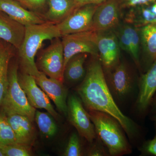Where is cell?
Here are the masks:
<instances>
[{
    "mask_svg": "<svg viewBox=\"0 0 156 156\" xmlns=\"http://www.w3.org/2000/svg\"><path fill=\"white\" fill-rule=\"evenodd\" d=\"M9 88L1 105L3 111L24 115L34 122L36 110L30 103L20 84L17 64L12 65L9 68Z\"/></svg>",
    "mask_w": 156,
    "mask_h": 156,
    "instance_id": "obj_4",
    "label": "cell"
},
{
    "mask_svg": "<svg viewBox=\"0 0 156 156\" xmlns=\"http://www.w3.org/2000/svg\"><path fill=\"white\" fill-rule=\"evenodd\" d=\"M87 56V53H79L70 58L65 67L64 80L70 83H75L84 77L86 71L84 65Z\"/></svg>",
    "mask_w": 156,
    "mask_h": 156,
    "instance_id": "obj_23",
    "label": "cell"
},
{
    "mask_svg": "<svg viewBox=\"0 0 156 156\" xmlns=\"http://www.w3.org/2000/svg\"><path fill=\"white\" fill-rule=\"evenodd\" d=\"M98 6L88 4L78 7L62 22L56 24L61 36L92 30L93 15Z\"/></svg>",
    "mask_w": 156,
    "mask_h": 156,
    "instance_id": "obj_8",
    "label": "cell"
},
{
    "mask_svg": "<svg viewBox=\"0 0 156 156\" xmlns=\"http://www.w3.org/2000/svg\"><path fill=\"white\" fill-rule=\"evenodd\" d=\"M13 48L9 43L0 39V105L9 88V62L13 56Z\"/></svg>",
    "mask_w": 156,
    "mask_h": 156,
    "instance_id": "obj_22",
    "label": "cell"
},
{
    "mask_svg": "<svg viewBox=\"0 0 156 156\" xmlns=\"http://www.w3.org/2000/svg\"><path fill=\"white\" fill-rule=\"evenodd\" d=\"M82 151L80 139L77 134L73 133L70 136L64 153L65 156H80Z\"/></svg>",
    "mask_w": 156,
    "mask_h": 156,
    "instance_id": "obj_27",
    "label": "cell"
},
{
    "mask_svg": "<svg viewBox=\"0 0 156 156\" xmlns=\"http://www.w3.org/2000/svg\"><path fill=\"white\" fill-rule=\"evenodd\" d=\"M122 10L119 0H106L98 5L93 15L92 30H115L120 25Z\"/></svg>",
    "mask_w": 156,
    "mask_h": 156,
    "instance_id": "obj_9",
    "label": "cell"
},
{
    "mask_svg": "<svg viewBox=\"0 0 156 156\" xmlns=\"http://www.w3.org/2000/svg\"><path fill=\"white\" fill-rule=\"evenodd\" d=\"M18 79L31 105L35 108L44 109L54 119H58L59 115L51 104L50 98L37 85L34 77L23 72L18 74Z\"/></svg>",
    "mask_w": 156,
    "mask_h": 156,
    "instance_id": "obj_11",
    "label": "cell"
},
{
    "mask_svg": "<svg viewBox=\"0 0 156 156\" xmlns=\"http://www.w3.org/2000/svg\"><path fill=\"white\" fill-rule=\"evenodd\" d=\"M15 144L18 143L14 130L5 112H0V146Z\"/></svg>",
    "mask_w": 156,
    "mask_h": 156,
    "instance_id": "obj_25",
    "label": "cell"
},
{
    "mask_svg": "<svg viewBox=\"0 0 156 156\" xmlns=\"http://www.w3.org/2000/svg\"><path fill=\"white\" fill-rule=\"evenodd\" d=\"M109 70L112 72L109 76L108 82H106L111 92L116 97H125L131 92L134 84L128 66L124 62H119Z\"/></svg>",
    "mask_w": 156,
    "mask_h": 156,
    "instance_id": "obj_14",
    "label": "cell"
},
{
    "mask_svg": "<svg viewBox=\"0 0 156 156\" xmlns=\"http://www.w3.org/2000/svg\"><path fill=\"white\" fill-rule=\"evenodd\" d=\"M89 111L96 134L108 149L110 154L120 156L130 153L131 147L119 123L105 113Z\"/></svg>",
    "mask_w": 156,
    "mask_h": 156,
    "instance_id": "obj_3",
    "label": "cell"
},
{
    "mask_svg": "<svg viewBox=\"0 0 156 156\" xmlns=\"http://www.w3.org/2000/svg\"><path fill=\"white\" fill-rule=\"evenodd\" d=\"M150 105L151 106L152 109L154 113L156 114V96L154 98H153Z\"/></svg>",
    "mask_w": 156,
    "mask_h": 156,
    "instance_id": "obj_32",
    "label": "cell"
},
{
    "mask_svg": "<svg viewBox=\"0 0 156 156\" xmlns=\"http://www.w3.org/2000/svg\"><path fill=\"white\" fill-rule=\"evenodd\" d=\"M145 150L148 153L156 156V134L153 139L151 140L147 144Z\"/></svg>",
    "mask_w": 156,
    "mask_h": 156,
    "instance_id": "obj_30",
    "label": "cell"
},
{
    "mask_svg": "<svg viewBox=\"0 0 156 156\" xmlns=\"http://www.w3.org/2000/svg\"><path fill=\"white\" fill-rule=\"evenodd\" d=\"M143 58L147 70L156 60V23L139 28Z\"/></svg>",
    "mask_w": 156,
    "mask_h": 156,
    "instance_id": "obj_21",
    "label": "cell"
},
{
    "mask_svg": "<svg viewBox=\"0 0 156 156\" xmlns=\"http://www.w3.org/2000/svg\"><path fill=\"white\" fill-rule=\"evenodd\" d=\"M34 77L40 88L55 104L58 111L67 116L68 91L63 82L48 78L44 73L41 71Z\"/></svg>",
    "mask_w": 156,
    "mask_h": 156,
    "instance_id": "obj_12",
    "label": "cell"
},
{
    "mask_svg": "<svg viewBox=\"0 0 156 156\" xmlns=\"http://www.w3.org/2000/svg\"><path fill=\"white\" fill-rule=\"evenodd\" d=\"M97 45L98 57L107 70L120 62L121 48L114 31L97 32Z\"/></svg>",
    "mask_w": 156,
    "mask_h": 156,
    "instance_id": "obj_10",
    "label": "cell"
},
{
    "mask_svg": "<svg viewBox=\"0 0 156 156\" xmlns=\"http://www.w3.org/2000/svg\"><path fill=\"white\" fill-rule=\"evenodd\" d=\"M5 156H30L32 155L31 147L19 144L0 146Z\"/></svg>",
    "mask_w": 156,
    "mask_h": 156,
    "instance_id": "obj_26",
    "label": "cell"
},
{
    "mask_svg": "<svg viewBox=\"0 0 156 156\" xmlns=\"http://www.w3.org/2000/svg\"><path fill=\"white\" fill-rule=\"evenodd\" d=\"M61 38L64 50V67L70 58L79 53H87L92 57H98L96 32L87 31L66 35Z\"/></svg>",
    "mask_w": 156,
    "mask_h": 156,
    "instance_id": "obj_6",
    "label": "cell"
},
{
    "mask_svg": "<svg viewBox=\"0 0 156 156\" xmlns=\"http://www.w3.org/2000/svg\"><path fill=\"white\" fill-rule=\"evenodd\" d=\"M35 120L40 132L47 137L55 136L58 131V127L54 118L49 113L36 111Z\"/></svg>",
    "mask_w": 156,
    "mask_h": 156,
    "instance_id": "obj_24",
    "label": "cell"
},
{
    "mask_svg": "<svg viewBox=\"0 0 156 156\" xmlns=\"http://www.w3.org/2000/svg\"><path fill=\"white\" fill-rule=\"evenodd\" d=\"M81 98L72 95L67 100V115L69 122L79 134L87 141L92 142L97 134L89 113L83 106Z\"/></svg>",
    "mask_w": 156,
    "mask_h": 156,
    "instance_id": "obj_7",
    "label": "cell"
},
{
    "mask_svg": "<svg viewBox=\"0 0 156 156\" xmlns=\"http://www.w3.org/2000/svg\"><path fill=\"white\" fill-rule=\"evenodd\" d=\"M0 156H5V154H4L1 147H0Z\"/></svg>",
    "mask_w": 156,
    "mask_h": 156,
    "instance_id": "obj_33",
    "label": "cell"
},
{
    "mask_svg": "<svg viewBox=\"0 0 156 156\" xmlns=\"http://www.w3.org/2000/svg\"><path fill=\"white\" fill-rule=\"evenodd\" d=\"M156 91V60L140 78L136 105L140 111L144 112L150 105Z\"/></svg>",
    "mask_w": 156,
    "mask_h": 156,
    "instance_id": "obj_16",
    "label": "cell"
},
{
    "mask_svg": "<svg viewBox=\"0 0 156 156\" xmlns=\"http://www.w3.org/2000/svg\"><path fill=\"white\" fill-rule=\"evenodd\" d=\"M60 38L52 39L51 44L41 51L37 65L49 77L63 82L64 50Z\"/></svg>",
    "mask_w": 156,
    "mask_h": 156,
    "instance_id": "obj_5",
    "label": "cell"
},
{
    "mask_svg": "<svg viewBox=\"0 0 156 156\" xmlns=\"http://www.w3.org/2000/svg\"><path fill=\"white\" fill-rule=\"evenodd\" d=\"M0 11L25 26L46 22L42 14L27 10L16 0H0Z\"/></svg>",
    "mask_w": 156,
    "mask_h": 156,
    "instance_id": "obj_18",
    "label": "cell"
},
{
    "mask_svg": "<svg viewBox=\"0 0 156 156\" xmlns=\"http://www.w3.org/2000/svg\"><path fill=\"white\" fill-rule=\"evenodd\" d=\"M25 33V26L0 11V39L18 50Z\"/></svg>",
    "mask_w": 156,
    "mask_h": 156,
    "instance_id": "obj_17",
    "label": "cell"
},
{
    "mask_svg": "<svg viewBox=\"0 0 156 156\" xmlns=\"http://www.w3.org/2000/svg\"><path fill=\"white\" fill-rule=\"evenodd\" d=\"M120 48L130 55L137 66H140L141 43L139 28L128 23L120 24L114 30Z\"/></svg>",
    "mask_w": 156,
    "mask_h": 156,
    "instance_id": "obj_13",
    "label": "cell"
},
{
    "mask_svg": "<svg viewBox=\"0 0 156 156\" xmlns=\"http://www.w3.org/2000/svg\"><path fill=\"white\" fill-rule=\"evenodd\" d=\"M105 1L106 0H74L78 7L88 4L100 5Z\"/></svg>",
    "mask_w": 156,
    "mask_h": 156,
    "instance_id": "obj_31",
    "label": "cell"
},
{
    "mask_svg": "<svg viewBox=\"0 0 156 156\" xmlns=\"http://www.w3.org/2000/svg\"><path fill=\"white\" fill-rule=\"evenodd\" d=\"M123 18L125 23L137 28L156 23V1L145 5L127 10Z\"/></svg>",
    "mask_w": 156,
    "mask_h": 156,
    "instance_id": "obj_19",
    "label": "cell"
},
{
    "mask_svg": "<svg viewBox=\"0 0 156 156\" xmlns=\"http://www.w3.org/2000/svg\"><path fill=\"white\" fill-rule=\"evenodd\" d=\"M48 10L42 14L46 22L58 24L78 8L74 0H47Z\"/></svg>",
    "mask_w": 156,
    "mask_h": 156,
    "instance_id": "obj_20",
    "label": "cell"
},
{
    "mask_svg": "<svg viewBox=\"0 0 156 156\" xmlns=\"http://www.w3.org/2000/svg\"><path fill=\"white\" fill-rule=\"evenodd\" d=\"M92 57L83 80L77 89L81 100L89 111L102 112L114 118L128 136L132 137L137 132V127L115 102L99 57Z\"/></svg>",
    "mask_w": 156,
    "mask_h": 156,
    "instance_id": "obj_1",
    "label": "cell"
},
{
    "mask_svg": "<svg viewBox=\"0 0 156 156\" xmlns=\"http://www.w3.org/2000/svg\"><path fill=\"white\" fill-rule=\"evenodd\" d=\"M5 113L16 135L17 143L31 146L36 139L35 130L32 121L24 115L14 112Z\"/></svg>",
    "mask_w": 156,
    "mask_h": 156,
    "instance_id": "obj_15",
    "label": "cell"
},
{
    "mask_svg": "<svg viewBox=\"0 0 156 156\" xmlns=\"http://www.w3.org/2000/svg\"><path fill=\"white\" fill-rule=\"evenodd\" d=\"M155 120H156V118H155Z\"/></svg>",
    "mask_w": 156,
    "mask_h": 156,
    "instance_id": "obj_34",
    "label": "cell"
},
{
    "mask_svg": "<svg viewBox=\"0 0 156 156\" xmlns=\"http://www.w3.org/2000/svg\"><path fill=\"white\" fill-rule=\"evenodd\" d=\"M156 0H119L121 10H128L140 7L156 1Z\"/></svg>",
    "mask_w": 156,
    "mask_h": 156,
    "instance_id": "obj_29",
    "label": "cell"
},
{
    "mask_svg": "<svg viewBox=\"0 0 156 156\" xmlns=\"http://www.w3.org/2000/svg\"><path fill=\"white\" fill-rule=\"evenodd\" d=\"M61 37L57 26L51 23L25 26L24 38L17 50L23 72L33 77L38 74L40 71L35 61V58L43 43L46 40Z\"/></svg>",
    "mask_w": 156,
    "mask_h": 156,
    "instance_id": "obj_2",
    "label": "cell"
},
{
    "mask_svg": "<svg viewBox=\"0 0 156 156\" xmlns=\"http://www.w3.org/2000/svg\"><path fill=\"white\" fill-rule=\"evenodd\" d=\"M24 9L28 11L41 14L47 0H16Z\"/></svg>",
    "mask_w": 156,
    "mask_h": 156,
    "instance_id": "obj_28",
    "label": "cell"
}]
</instances>
